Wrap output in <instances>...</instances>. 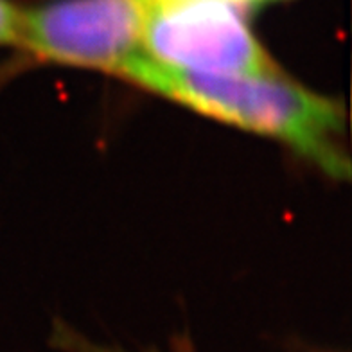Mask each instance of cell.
Listing matches in <instances>:
<instances>
[{"label":"cell","mask_w":352,"mask_h":352,"mask_svg":"<svg viewBox=\"0 0 352 352\" xmlns=\"http://www.w3.org/2000/svg\"><path fill=\"white\" fill-rule=\"evenodd\" d=\"M116 76L241 130L272 137L336 180L351 176L345 110L280 72L255 76L198 74L133 54Z\"/></svg>","instance_id":"cell-1"},{"label":"cell","mask_w":352,"mask_h":352,"mask_svg":"<svg viewBox=\"0 0 352 352\" xmlns=\"http://www.w3.org/2000/svg\"><path fill=\"white\" fill-rule=\"evenodd\" d=\"M243 6L232 0H144L140 52L198 74H274Z\"/></svg>","instance_id":"cell-2"},{"label":"cell","mask_w":352,"mask_h":352,"mask_svg":"<svg viewBox=\"0 0 352 352\" xmlns=\"http://www.w3.org/2000/svg\"><path fill=\"white\" fill-rule=\"evenodd\" d=\"M144 0H52L22 10L20 49L36 60L116 76L140 51Z\"/></svg>","instance_id":"cell-3"},{"label":"cell","mask_w":352,"mask_h":352,"mask_svg":"<svg viewBox=\"0 0 352 352\" xmlns=\"http://www.w3.org/2000/svg\"><path fill=\"white\" fill-rule=\"evenodd\" d=\"M22 8L11 0H0V45L19 47Z\"/></svg>","instance_id":"cell-4"},{"label":"cell","mask_w":352,"mask_h":352,"mask_svg":"<svg viewBox=\"0 0 352 352\" xmlns=\"http://www.w3.org/2000/svg\"><path fill=\"white\" fill-rule=\"evenodd\" d=\"M236 4L243 6V8H250V6H261V4H270V2H277V0H232Z\"/></svg>","instance_id":"cell-5"}]
</instances>
